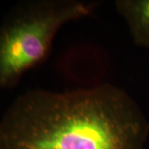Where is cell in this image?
I'll return each mask as SVG.
<instances>
[{
    "mask_svg": "<svg viewBox=\"0 0 149 149\" xmlns=\"http://www.w3.org/2000/svg\"><path fill=\"white\" fill-rule=\"evenodd\" d=\"M148 136L137 102L110 83L30 90L0 119V149H145Z\"/></svg>",
    "mask_w": 149,
    "mask_h": 149,
    "instance_id": "cell-1",
    "label": "cell"
},
{
    "mask_svg": "<svg viewBox=\"0 0 149 149\" xmlns=\"http://www.w3.org/2000/svg\"><path fill=\"white\" fill-rule=\"evenodd\" d=\"M98 5L94 1L28 0L14 6L0 24V90L15 87L27 71L42 64L61 28L90 16Z\"/></svg>",
    "mask_w": 149,
    "mask_h": 149,
    "instance_id": "cell-2",
    "label": "cell"
},
{
    "mask_svg": "<svg viewBox=\"0 0 149 149\" xmlns=\"http://www.w3.org/2000/svg\"><path fill=\"white\" fill-rule=\"evenodd\" d=\"M114 6L126 22L133 43L149 48V0H116Z\"/></svg>",
    "mask_w": 149,
    "mask_h": 149,
    "instance_id": "cell-3",
    "label": "cell"
}]
</instances>
